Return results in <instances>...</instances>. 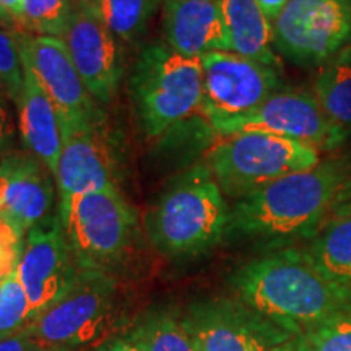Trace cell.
Here are the masks:
<instances>
[{"label": "cell", "mask_w": 351, "mask_h": 351, "mask_svg": "<svg viewBox=\"0 0 351 351\" xmlns=\"http://www.w3.org/2000/svg\"><path fill=\"white\" fill-rule=\"evenodd\" d=\"M130 93L145 135L160 137L204 108L200 57L179 54L165 41L147 44L132 70Z\"/></svg>", "instance_id": "277c9868"}, {"label": "cell", "mask_w": 351, "mask_h": 351, "mask_svg": "<svg viewBox=\"0 0 351 351\" xmlns=\"http://www.w3.org/2000/svg\"><path fill=\"white\" fill-rule=\"evenodd\" d=\"M21 54L59 112L62 132L98 129L103 114L60 38L19 33Z\"/></svg>", "instance_id": "7c38bea8"}, {"label": "cell", "mask_w": 351, "mask_h": 351, "mask_svg": "<svg viewBox=\"0 0 351 351\" xmlns=\"http://www.w3.org/2000/svg\"><path fill=\"white\" fill-rule=\"evenodd\" d=\"M21 247H23V239L7 221L0 218V280L16 269Z\"/></svg>", "instance_id": "83f0119b"}, {"label": "cell", "mask_w": 351, "mask_h": 351, "mask_svg": "<svg viewBox=\"0 0 351 351\" xmlns=\"http://www.w3.org/2000/svg\"><path fill=\"white\" fill-rule=\"evenodd\" d=\"M230 208L207 165L179 174L158 197L145 218L148 239L171 258L207 254L226 238Z\"/></svg>", "instance_id": "3957f363"}, {"label": "cell", "mask_w": 351, "mask_h": 351, "mask_svg": "<svg viewBox=\"0 0 351 351\" xmlns=\"http://www.w3.org/2000/svg\"><path fill=\"white\" fill-rule=\"evenodd\" d=\"M99 129L62 132V152L54 174L60 200L119 189L116 163Z\"/></svg>", "instance_id": "2e32d148"}, {"label": "cell", "mask_w": 351, "mask_h": 351, "mask_svg": "<svg viewBox=\"0 0 351 351\" xmlns=\"http://www.w3.org/2000/svg\"><path fill=\"white\" fill-rule=\"evenodd\" d=\"M16 274L29 301L32 320L73 287L80 274L59 212L26 232Z\"/></svg>", "instance_id": "8fae6325"}, {"label": "cell", "mask_w": 351, "mask_h": 351, "mask_svg": "<svg viewBox=\"0 0 351 351\" xmlns=\"http://www.w3.org/2000/svg\"><path fill=\"white\" fill-rule=\"evenodd\" d=\"M280 351H311V348L302 337H295V339L289 340Z\"/></svg>", "instance_id": "e575fe53"}, {"label": "cell", "mask_w": 351, "mask_h": 351, "mask_svg": "<svg viewBox=\"0 0 351 351\" xmlns=\"http://www.w3.org/2000/svg\"><path fill=\"white\" fill-rule=\"evenodd\" d=\"M36 351H73L72 348H67V346H51V345H39Z\"/></svg>", "instance_id": "d590c367"}, {"label": "cell", "mask_w": 351, "mask_h": 351, "mask_svg": "<svg viewBox=\"0 0 351 351\" xmlns=\"http://www.w3.org/2000/svg\"><path fill=\"white\" fill-rule=\"evenodd\" d=\"M350 212H351V174L346 178V181L341 184L340 191L337 192L330 217H333V215H341V213H350Z\"/></svg>", "instance_id": "1f68e13d"}, {"label": "cell", "mask_w": 351, "mask_h": 351, "mask_svg": "<svg viewBox=\"0 0 351 351\" xmlns=\"http://www.w3.org/2000/svg\"><path fill=\"white\" fill-rule=\"evenodd\" d=\"M117 285L109 271L80 269L75 285L26 326L39 345L75 348L93 341L112 317Z\"/></svg>", "instance_id": "ba28073f"}, {"label": "cell", "mask_w": 351, "mask_h": 351, "mask_svg": "<svg viewBox=\"0 0 351 351\" xmlns=\"http://www.w3.org/2000/svg\"><path fill=\"white\" fill-rule=\"evenodd\" d=\"M289 0H257L258 7L262 8V12L265 13V16L269 19L271 25L275 23L276 19L280 16V13L283 12V8L288 5Z\"/></svg>", "instance_id": "d6a6232c"}, {"label": "cell", "mask_w": 351, "mask_h": 351, "mask_svg": "<svg viewBox=\"0 0 351 351\" xmlns=\"http://www.w3.org/2000/svg\"><path fill=\"white\" fill-rule=\"evenodd\" d=\"M301 337L311 351H351V313L333 315Z\"/></svg>", "instance_id": "4316f807"}, {"label": "cell", "mask_w": 351, "mask_h": 351, "mask_svg": "<svg viewBox=\"0 0 351 351\" xmlns=\"http://www.w3.org/2000/svg\"><path fill=\"white\" fill-rule=\"evenodd\" d=\"M313 95L327 119L350 137L351 134V46L320 67Z\"/></svg>", "instance_id": "44dd1931"}, {"label": "cell", "mask_w": 351, "mask_h": 351, "mask_svg": "<svg viewBox=\"0 0 351 351\" xmlns=\"http://www.w3.org/2000/svg\"><path fill=\"white\" fill-rule=\"evenodd\" d=\"M161 0H85L83 3L95 13L117 39L135 41L147 29Z\"/></svg>", "instance_id": "603a6c76"}, {"label": "cell", "mask_w": 351, "mask_h": 351, "mask_svg": "<svg viewBox=\"0 0 351 351\" xmlns=\"http://www.w3.org/2000/svg\"><path fill=\"white\" fill-rule=\"evenodd\" d=\"M319 163L320 152L313 145L258 132L223 137L207 156V166L221 192L236 200Z\"/></svg>", "instance_id": "5b68a950"}, {"label": "cell", "mask_w": 351, "mask_h": 351, "mask_svg": "<svg viewBox=\"0 0 351 351\" xmlns=\"http://www.w3.org/2000/svg\"><path fill=\"white\" fill-rule=\"evenodd\" d=\"M0 23H15V21L12 20V16L7 13L5 8H3L2 3H0Z\"/></svg>", "instance_id": "8d00e7d4"}, {"label": "cell", "mask_w": 351, "mask_h": 351, "mask_svg": "<svg viewBox=\"0 0 351 351\" xmlns=\"http://www.w3.org/2000/svg\"><path fill=\"white\" fill-rule=\"evenodd\" d=\"M73 10V0H23L19 23L28 34L62 39Z\"/></svg>", "instance_id": "cb8c5ba5"}, {"label": "cell", "mask_w": 351, "mask_h": 351, "mask_svg": "<svg viewBox=\"0 0 351 351\" xmlns=\"http://www.w3.org/2000/svg\"><path fill=\"white\" fill-rule=\"evenodd\" d=\"M29 322V301L15 269L0 280V340L21 332Z\"/></svg>", "instance_id": "d4e9b609"}, {"label": "cell", "mask_w": 351, "mask_h": 351, "mask_svg": "<svg viewBox=\"0 0 351 351\" xmlns=\"http://www.w3.org/2000/svg\"><path fill=\"white\" fill-rule=\"evenodd\" d=\"M221 8L231 39V52L282 72V62L271 47L274 25L257 0H221Z\"/></svg>", "instance_id": "d6986e66"}, {"label": "cell", "mask_w": 351, "mask_h": 351, "mask_svg": "<svg viewBox=\"0 0 351 351\" xmlns=\"http://www.w3.org/2000/svg\"><path fill=\"white\" fill-rule=\"evenodd\" d=\"M165 43L179 54L231 52L221 0H165Z\"/></svg>", "instance_id": "e0dca14e"}, {"label": "cell", "mask_w": 351, "mask_h": 351, "mask_svg": "<svg viewBox=\"0 0 351 351\" xmlns=\"http://www.w3.org/2000/svg\"><path fill=\"white\" fill-rule=\"evenodd\" d=\"M200 60L208 121L244 116L280 91L278 70L236 52H207Z\"/></svg>", "instance_id": "4fadbf2b"}, {"label": "cell", "mask_w": 351, "mask_h": 351, "mask_svg": "<svg viewBox=\"0 0 351 351\" xmlns=\"http://www.w3.org/2000/svg\"><path fill=\"white\" fill-rule=\"evenodd\" d=\"M51 171L29 152H10L0 161V218L21 239L54 205Z\"/></svg>", "instance_id": "9a60e30c"}, {"label": "cell", "mask_w": 351, "mask_h": 351, "mask_svg": "<svg viewBox=\"0 0 351 351\" xmlns=\"http://www.w3.org/2000/svg\"><path fill=\"white\" fill-rule=\"evenodd\" d=\"M181 319L197 351H280L295 339L236 298L195 301Z\"/></svg>", "instance_id": "30bf717a"}, {"label": "cell", "mask_w": 351, "mask_h": 351, "mask_svg": "<svg viewBox=\"0 0 351 351\" xmlns=\"http://www.w3.org/2000/svg\"><path fill=\"white\" fill-rule=\"evenodd\" d=\"M85 0H73V3H83Z\"/></svg>", "instance_id": "74e56055"}, {"label": "cell", "mask_w": 351, "mask_h": 351, "mask_svg": "<svg viewBox=\"0 0 351 351\" xmlns=\"http://www.w3.org/2000/svg\"><path fill=\"white\" fill-rule=\"evenodd\" d=\"M350 174L351 161L339 156L257 189L230 210L226 238L275 244L314 238Z\"/></svg>", "instance_id": "7a4b0ae2"}, {"label": "cell", "mask_w": 351, "mask_h": 351, "mask_svg": "<svg viewBox=\"0 0 351 351\" xmlns=\"http://www.w3.org/2000/svg\"><path fill=\"white\" fill-rule=\"evenodd\" d=\"M271 44L289 62L322 67L351 44V0H289Z\"/></svg>", "instance_id": "52a82bcc"}, {"label": "cell", "mask_w": 351, "mask_h": 351, "mask_svg": "<svg viewBox=\"0 0 351 351\" xmlns=\"http://www.w3.org/2000/svg\"><path fill=\"white\" fill-rule=\"evenodd\" d=\"M208 122L221 137L258 132L328 152L337 150L348 140V135L327 119L313 91L304 90H280L249 114Z\"/></svg>", "instance_id": "9c48e42d"}, {"label": "cell", "mask_w": 351, "mask_h": 351, "mask_svg": "<svg viewBox=\"0 0 351 351\" xmlns=\"http://www.w3.org/2000/svg\"><path fill=\"white\" fill-rule=\"evenodd\" d=\"M25 77L16 98L19 125L26 150L56 174L57 161L62 152V124L59 112L47 96L36 75L25 62Z\"/></svg>", "instance_id": "ac0fdd59"}, {"label": "cell", "mask_w": 351, "mask_h": 351, "mask_svg": "<svg viewBox=\"0 0 351 351\" xmlns=\"http://www.w3.org/2000/svg\"><path fill=\"white\" fill-rule=\"evenodd\" d=\"M57 212L83 270L108 271L124 257L137 226V213L119 189L60 200Z\"/></svg>", "instance_id": "8992f818"}, {"label": "cell", "mask_w": 351, "mask_h": 351, "mask_svg": "<svg viewBox=\"0 0 351 351\" xmlns=\"http://www.w3.org/2000/svg\"><path fill=\"white\" fill-rule=\"evenodd\" d=\"M0 3L5 8L8 15L12 16V20L19 23L21 13H23V0H0Z\"/></svg>", "instance_id": "836d02e7"}, {"label": "cell", "mask_w": 351, "mask_h": 351, "mask_svg": "<svg viewBox=\"0 0 351 351\" xmlns=\"http://www.w3.org/2000/svg\"><path fill=\"white\" fill-rule=\"evenodd\" d=\"M304 251L327 278L351 289V212L328 218Z\"/></svg>", "instance_id": "ffe728a7"}, {"label": "cell", "mask_w": 351, "mask_h": 351, "mask_svg": "<svg viewBox=\"0 0 351 351\" xmlns=\"http://www.w3.org/2000/svg\"><path fill=\"white\" fill-rule=\"evenodd\" d=\"M93 351H143L137 341H135L129 333L121 337H112L106 341H103L99 346H96Z\"/></svg>", "instance_id": "4dcf8cb0"}, {"label": "cell", "mask_w": 351, "mask_h": 351, "mask_svg": "<svg viewBox=\"0 0 351 351\" xmlns=\"http://www.w3.org/2000/svg\"><path fill=\"white\" fill-rule=\"evenodd\" d=\"M36 340L33 339L26 327L15 335L0 340V351H36Z\"/></svg>", "instance_id": "f546056e"}, {"label": "cell", "mask_w": 351, "mask_h": 351, "mask_svg": "<svg viewBox=\"0 0 351 351\" xmlns=\"http://www.w3.org/2000/svg\"><path fill=\"white\" fill-rule=\"evenodd\" d=\"M129 335L143 351H197L181 315L169 309H152L137 320Z\"/></svg>", "instance_id": "7402d4cb"}, {"label": "cell", "mask_w": 351, "mask_h": 351, "mask_svg": "<svg viewBox=\"0 0 351 351\" xmlns=\"http://www.w3.org/2000/svg\"><path fill=\"white\" fill-rule=\"evenodd\" d=\"M230 287L244 302L295 337L333 315L351 313V289L320 271L304 249L283 247L244 263Z\"/></svg>", "instance_id": "6da1fadb"}, {"label": "cell", "mask_w": 351, "mask_h": 351, "mask_svg": "<svg viewBox=\"0 0 351 351\" xmlns=\"http://www.w3.org/2000/svg\"><path fill=\"white\" fill-rule=\"evenodd\" d=\"M25 65L19 33L0 25V91L16 101L23 85Z\"/></svg>", "instance_id": "484cf974"}, {"label": "cell", "mask_w": 351, "mask_h": 351, "mask_svg": "<svg viewBox=\"0 0 351 351\" xmlns=\"http://www.w3.org/2000/svg\"><path fill=\"white\" fill-rule=\"evenodd\" d=\"M7 96L0 91V161L10 153L13 143V122Z\"/></svg>", "instance_id": "f1b7e54d"}, {"label": "cell", "mask_w": 351, "mask_h": 351, "mask_svg": "<svg viewBox=\"0 0 351 351\" xmlns=\"http://www.w3.org/2000/svg\"><path fill=\"white\" fill-rule=\"evenodd\" d=\"M62 41L93 99L111 103L122 77L117 38L90 8L75 5Z\"/></svg>", "instance_id": "5bb4252c"}]
</instances>
